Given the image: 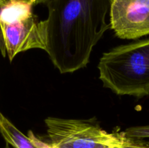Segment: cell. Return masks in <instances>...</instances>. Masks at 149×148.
<instances>
[{
  "instance_id": "1",
  "label": "cell",
  "mask_w": 149,
  "mask_h": 148,
  "mask_svg": "<svg viewBox=\"0 0 149 148\" xmlns=\"http://www.w3.org/2000/svg\"><path fill=\"white\" fill-rule=\"evenodd\" d=\"M113 0H48L45 51L64 74L87 66L93 48L111 28Z\"/></svg>"
},
{
  "instance_id": "2",
  "label": "cell",
  "mask_w": 149,
  "mask_h": 148,
  "mask_svg": "<svg viewBox=\"0 0 149 148\" xmlns=\"http://www.w3.org/2000/svg\"><path fill=\"white\" fill-rule=\"evenodd\" d=\"M97 68L103 86L118 95H149V39L119 46L103 55Z\"/></svg>"
},
{
  "instance_id": "3",
  "label": "cell",
  "mask_w": 149,
  "mask_h": 148,
  "mask_svg": "<svg viewBox=\"0 0 149 148\" xmlns=\"http://www.w3.org/2000/svg\"><path fill=\"white\" fill-rule=\"evenodd\" d=\"M45 123L52 148H126L139 140L124 131L109 133L93 120L48 117Z\"/></svg>"
},
{
  "instance_id": "4",
  "label": "cell",
  "mask_w": 149,
  "mask_h": 148,
  "mask_svg": "<svg viewBox=\"0 0 149 148\" xmlns=\"http://www.w3.org/2000/svg\"><path fill=\"white\" fill-rule=\"evenodd\" d=\"M0 26L10 62L20 52L31 49H46V21H38L32 12L11 23H0Z\"/></svg>"
},
{
  "instance_id": "5",
  "label": "cell",
  "mask_w": 149,
  "mask_h": 148,
  "mask_svg": "<svg viewBox=\"0 0 149 148\" xmlns=\"http://www.w3.org/2000/svg\"><path fill=\"white\" fill-rule=\"evenodd\" d=\"M110 22L111 28L120 39L149 35V0H113Z\"/></svg>"
},
{
  "instance_id": "6",
  "label": "cell",
  "mask_w": 149,
  "mask_h": 148,
  "mask_svg": "<svg viewBox=\"0 0 149 148\" xmlns=\"http://www.w3.org/2000/svg\"><path fill=\"white\" fill-rule=\"evenodd\" d=\"M0 133L7 145L14 148H52L50 144L41 141L31 131L29 136L23 134L1 111Z\"/></svg>"
},
{
  "instance_id": "7",
  "label": "cell",
  "mask_w": 149,
  "mask_h": 148,
  "mask_svg": "<svg viewBox=\"0 0 149 148\" xmlns=\"http://www.w3.org/2000/svg\"><path fill=\"white\" fill-rule=\"evenodd\" d=\"M124 132L127 137L132 138V139H146V138H149V125L128 128Z\"/></svg>"
},
{
  "instance_id": "8",
  "label": "cell",
  "mask_w": 149,
  "mask_h": 148,
  "mask_svg": "<svg viewBox=\"0 0 149 148\" xmlns=\"http://www.w3.org/2000/svg\"><path fill=\"white\" fill-rule=\"evenodd\" d=\"M126 148H149V142H146L143 139H139L136 144Z\"/></svg>"
},
{
  "instance_id": "9",
  "label": "cell",
  "mask_w": 149,
  "mask_h": 148,
  "mask_svg": "<svg viewBox=\"0 0 149 148\" xmlns=\"http://www.w3.org/2000/svg\"><path fill=\"white\" fill-rule=\"evenodd\" d=\"M17 1H23V2L29 3V4H31L33 6H34V5H36V4L47 3L48 0H17Z\"/></svg>"
},
{
  "instance_id": "10",
  "label": "cell",
  "mask_w": 149,
  "mask_h": 148,
  "mask_svg": "<svg viewBox=\"0 0 149 148\" xmlns=\"http://www.w3.org/2000/svg\"><path fill=\"white\" fill-rule=\"evenodd\" d=\"M6 2V0H0V7Z\"/></svg>"
},
{
  "instance_id": "11",
  "label": "cell",
  "mask_w": 149,
  "mask_h": 148,
  "mask_svg": "<svg viewBox=\"0 0 149 148\" xmlns=\"http://www.w3.org/2000/svg\"><path fill=\"white\" fill-rule=\"evenodd\" d=\"M5 148H10V147H8V145H7V147H6Z\"/></svg>"
}]
</instances>
